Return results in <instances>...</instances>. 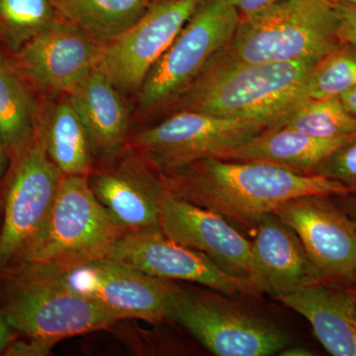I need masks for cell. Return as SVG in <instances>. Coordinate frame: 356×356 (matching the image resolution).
<instances>
[{"mask_svg":"<svg viewBox=\"0 0 356 356\" xmlns=\"http://www.w3.org/2000/svg\"><path fill=\"white\" fill-rule=\"evenodd\" d=\"M204 0H156L137 22L103 44L96 69L118 90H140Z\"/></svg>","mask_w":356,"mask_h":356,"instance_id":"10","label":"cell"},{"mask_svg":"<svg viewBox=\"0 0 356 356\" xmlns=\"http://www.w3.org/2000/svg\"><path fill=\"white\" fill-rule=\"evenodd\" d=\"M331 196H302L274 213L296 232L325 280L356 277V221Z\"/></svg>","mask_w":356,"mask_h":356,"instance_id":"13","label":"cell"},{"mask_svg":"<svg viewBox=\"0 0 356 356\" xmlns=\"http://www.w3.org/2000/svg\"><path fill=\"white\" fill-rule=\"evenodd\" d=\"M316 62L247 63L226 48L179 96L180 111L255 122L280 128L305 102V86Z\"/></svg>","mask_w":356,"mask_h":356,"instance_id":"2","label":"cell"},{"mask_svg":"<svg viewBox=\"0 0 356 356\" xmlns=\"http://www.w3.org/2000/svg\"><path fill=\"white\" fill-rule=\"evenodd\" d=\"M240 13L241 18L247 17L277 3L281 0H228Z\"/></svg>","mask_w":356,"mask_h":356,"instance_id":"29","label":"cell"},{"mask_svg":"<svg viewBox=\"0 0 356 356\" xmlns=\"http://www.w3.org/2000/svg\"><path fill=\"white\" fill-rule=\"evenodd\" d=\"M277 300L310 322L331 355L356 356V302L350 294L320 281Z\"/></svg>","mask_w":356,"mask_h":356,"instance_id":"18","label":"cell"},{"mask_svg":"<svg viewBox=\"0 0 356 356\" xmlns=\"http://www.w3.org/2000/svg\"><path fill=\"white\" fill-rule=\"evenodd\" d=\"M355 137L318 139L291 129H266L243 146L225 154L222 159L257 161L313 175L327 156Z\"/></svg>","mask_w":356,"mask_h":356,"instance_id":"20","label":"cell"},{"mask_svg":"<svg viewBox=\"0 0 356 356\" xmlns=\"http://www.w3.org/2000/svg\"><path fill=\"white\" fill-rule=\"evenodd\" d=\"M58 19L51 0H0V31L20 49Z\"/></svg>","mask_w":356,"mask_h":356,"instance_id":"26","label":"cell"},{"mask_svg":"<svg viewBox=\"0 0 356 356\" xmlns=\"http://www.w3.org/2000/svg\"><path fill=\"white\" fill-rule=\"evenodd\" d=\"M241 15L228 0H204L140 88V103L154 108L179 97L233 38Z\"/></svg>","mask_w":356,"mask_h":356,"instance_id":"7","label":"cell"},{"mask_svg":"<svg viewBox=\"0 0 356 356\" xmlns=\"http://www.w3.org/2000/svg\"><path fill=\"white\" fill-rule=\"evenodd\" d=\"M125 232L98 202L88 175H64L50 215L19 261L60 273L107 259Z\"/></svg>","mask_w":356,"mask_h":356,"instance_id":"4","label":"cell"},{"mask_svg":"<svg viewBox=\"0 0 356 356\" xmlns=\"http://www.w3.org/2000/svg\"><path fill=\"white\" fill-rule=\"evenodd\" d=\"M23 266L24 276L11 292L2 316L28 339L53 346L67 337L106 329L121 321L72 291L58 273L30 264Z\"/></svg>","mask_w":356,"mask_h":356,"instance_id":"5","label":"cell"},{"mask_svg":"<svg viewBox=\"0 0 356 356\" xmlns=\"http://www.w3.org/2000/svg\"><path fill=\"white\" fill-rule=\"evenodd\" d=\"M2 38L1 31H0V39Z\"/></svg>","mask_w":356,"mask_h":356,"instance_id":"36","label":"cell"},{"mask_svg":"<svg viewBox=\"0 0 356 356\" xmlns=\"http://www.w3.org/2000/svg\"><path fill=\"white\" fill-rule=\"evenodd\" d=\"M281 127L318 139L350 137L356 135V117L339 96L308 99L293 110Z\"/></svg>","mask_w":356,"mask_h":356,"instance_id":"24","label":"cell"},{"mask_svg":"<svg viewBox=\"0 0 356 356\" xmlns=\"http://www.w3.org/2000/svg\"><path fill=\"white\" fill-rule=\"evenodd\" d=\"M67 95L83 122L92 151L106 156L118 152L129 126L127 108L118 89L95 67Z\"/></svg>","mask_w":356,"mask_h":356,"instance_id":"19","label":"cell"},{"mask_svg":"<svg viewBox=\"0 0 356 356\" xmlns=\"http://www.w3.org/2000/svg\"><path fill=\"white\" fill-rule=\"evenodd\" d=\"M54 273L72 291L111 312L121 321L140 318L159 323L168 320V304L179 288L173 280L149 275L110 259Z\"/></svg>","mask_w":356,"mask_h":356,"instance_id":"11","label":"cell"},{"mask_svg":"<svg viewBox=\"0 0 356 356\" xmlns=\"http://www.w3.org/2000/svg\"><path fill=\"white\" fill-rule=\"evenodd\" d=\"M88 180L98 202L121 228L135 231L159 226V199L165 185L145 159H126Z\"/></svg>","mask_w":356,"mask_h":356,"instance_id":"17","label":"cell"},{"mask_svg":"<svg viewBox=\"0 0 356 356\" xmlns=\"http://www.w3.org/2000/svg\"><path fill=\"white\" fill-rule=\"evenodd\" d=\"M339 18V37L341 42L356 46V7L334 6Z\"/></svg>","mask_w":356,"mask_h":356,"instance_id":"28","label":"cell"},{"mask_svg":"<svg viewBox=\"0 0 356 356\" xmlns=\"http://www.w3.org/2000/svg\"><path fill=\"white\" fill-rule=\"evenodd\" d=\"M107 259L163 280L198 283L228 296L259 292L252 281L227 273L203 252L166 236L159 226L125 232Z\"/></svg>","mask_w":356,"mask_h":356,"instance_id":"12","label":"cell"},{"mask_svg":"<svg viewBox=\"0 0 356 356\" xmlns=\"http://www.w3.org/2000/svg\"><path fill=\"white\" fill-rule=\"evenodd\" d=\"M159 226L175 242L203 252L227 273L254 284L252 243L217 213L178 197L165 186L159 199Z\"/></svg>","mask_w":356,"mask_h":356,"instance_id":"14","label":"cell"},{"mask_svg":"<svg viewBox=\"0 0 356 356\" xmlns=\"http://www.w3.org/2000/svg\"><path fill=\"white\" fill-rule=\"evenodd\" d=\"M344 211L356 221V198L346 199L343 203Z\"/></svg>","mask_w":356,"mask_h":356,"instance_id":"33","label":"cell"},{"mask_svg":"<svg viewBox=\"0 0 356 356\" xmlns=\"http://www.w3.org/2000/svg\"><path fill=\"white\" fill-rule=\"evenodd\" d=\"M331 2L334 6H355L356 0H327Z\"/></svg>","mask_w":356,"mask_h":356,"instance_id":"34","label":"cell"},{"mask_svg":"<svg viewBox=\"0 0 356 356\" xmlns=\"http://www.w3.org/2000/svg\"><path fill=\"white\" fill-rule=\"evenodd\" d=\"M341 43L331 2L281 0L241 18L226 50L247 63H317Z\"/></svg>","mask_w":356,"mask_h":356,"instance_id":"3","label":"cell"},{"mask_svg":"<svg viewBox=\"0 0 356 356\" xmlns=\"http://www.w3.org/2000/svg\"><path fill=\"white\" fill-rule=\"evenodd\" d=\"M36 104L20 77L0 57V140L6 152L16 154L36 131Z\"/></svg>","mask_w":356,"mask_h":356,"instance_id":"23","label":"cell"},{"mask_svg":"<svg viewBox=\"0 0 356 356\" xmlns=\"http://www.w3.org/2000/svg\"><path fill=\"white\" fill-rule=\"evenodd\" d=\"M278 355L284 356H310L313 355V353H311V351L306 350V348H298V346H296V348L291 346L290 348L289 346L285 348L284 350H281Z\"/></svg>","mask_w":356,"mask_h":356,"instance_id":"32","label":"cell"},{"mask_svg":"<svg viewBox=\"0 0 356 356\" xmlns=\"http://www.w3.org/2000/svg\"><path fill=\"white\" fill-rule=\"evenodd\" d=\"M252 252L255 286L274 298L324 281L296 232L274 212L257 225Z\"/></svg>","mask_w":356,"mask_h":356,"instance_id":"16","label":"cell"},{"mask_svg":"<svg viewBox=\"0 0 356 356\" xmlns=\"http://www.w3.org/2000/svg\"><path fill=\"white\" fill-rule=\"evenodd\" d=\"M103 44L58 19L18 49L17 62L37 86L69 93L96 67Z\"/></svg>","mask_w":356,"mask_h":356,"instance_id":"15","label":"cell"},{"mask_svg":"<svg viewBox=\"0 0 356 356\" xmlns=\"http://www.w3.org/2000/svg\"><path fill=\"white\" fill-rule=\"evenodd\" d=\"M355 88L356 46L341 42L314 65L305 86V100L336 97Z\"/></svg>","mask_w":356,"mask_h":356,"instance_id":"25","label":"cell"},{"mask_svg":"<svg viewBox=\"0 0 356 356\" xmlns=\"http://www.w3.org/2000/svg\"><path fill=\"white\" fill-rule=\"evenodd\" d=\"M255 122L179 111L134 137L133 147L159 175L177 172L204 159H222L266 130Z\"/></svg>","mask_w":356,"mask_h":356,"instance_id":"8","label":"cell"},{"mask_svg":"<svg viewBox=\"0 0 356 356\" xmlns=\"http://www.w3.org/2000/svg\"><path fill=\"white\" fill-rule=\"evenodd\" d=\"M58 19L83 30L103 44L135 24L151 0H51Z\"/></svg>","mask_w":356,"mask_h":356,"instance_id":"21","label":"cell"},{"mask_svg":"<svg viewBox=\"0 0 356 356\" xmlns=\"http://www.w3.org/2000/svg\"><path fill=\"white\" fill-rule=\"evenodd\" d=\"M161 178L178 197L217 213L245 233L291 199L351 195L337 180L257 161L204 159Z\"/></svg>","mask_w":356,"mask_h":356,"instance_id":"1","label":"cell"},{"mask_svg":"<svg viewBox=\"0 0 356 356\" xmlns=\"http://www.w3.org/2000/svg\"><path fill=\"white\" fill-rule=\"evenodd\" d=\"M152 2L156 1V0H151Z\"/></svg>","mask_w":356,"mask_h":356,"instance_id":"37","label":"cell"},{"mask_svg":"<svg viewBox=\"0 0 356 356\" xmlns=\"http://www.w3.org/2000/svg\"><path fill=\"white\" fill-rule=\"evenodd\" d=\"M4 163H6V149H4L1 140H0V175L3 172Z\"/></svg>","mask_w":356,"mask_h":356,"instance_id":"35","label":"cell"},{"mask_svg":"<svg viewBox=\"0 0 356 356\" xmlns=\"http://www.w3.org/2000/svg\"><path fill=\"white\" fill-rule=\"evenodd\" d=\"M313 175L337 180L356 195V137L327 156Z\"/></svg>","mask_w":356,"mask_h":356,"instance_id":"27","label":"cell"},{"mask_svg":"<svg viewBox=\"0 0 356 356\" xmlns=\"http://www.w3.org/2000/svg\"><path fill=\"white\" fill-rule=\"evenodd\" d=\"M44 138L49 156L64 175H88L92 147L69 100L58 104L44 123Z\"/></svg>","mask_w":356,"mask_h":356,"instance_id":"22","label":"cell"},{"mask_svg":"<svg viewBox=\"0 0 356 356\" xmlns=\"http://www.w3.org/2000/svg\"><path fill=\"white\" fill-rule=\"evenodd\" d=\"M10 325L6 320L3 316H0V353L6 350L9 346L11 339Z\"/></svg>","mask_w":356,"mask_h":356,"instance_id":"30","label":"cell"},{"mask_svg":"<svg viewBox=\"0 0 356 356\" xmlns=\"http://www.w3.org/2000/svg\"><path fill=\"white\" fill-rule=\"evenodd\" d=\"M341 102L346 105V108L350 110L351 114L356 117V88L350 89L339 96Z\"/></svg>","mask_w":356,"mask_h":356,"instance_id":"31","label":"cell"},{"mask_svg":"<svg viewBox=\"0 0 356 356\" xmlns=\"http://www.w3.org/2000/svg\"><path fill=\"white\" fill-rule=\"evenodd\" d=\"M222 293L179 287L168 304V320L191 332L219 356H268L290 346L282 330Z\"/></svg>","mask_w":356,"mask_h":356,"instance_id":"6","label":"cell"},{"mask_svg":"<svg viewBox=\"0 0 356 356\" xmlns=\"http://www.w3.org/2000/svg\"><path fill=\"white\" fill-rule=\"evenodd\" d=\"M16 154L0 231L1 264L19 259L43 228L64 177L47 152L44 123H38L32 139Z\"/></svg>","mask_w":356,"mask_h":356,"instance_id":"9","label":"cell"}]
</instances>
